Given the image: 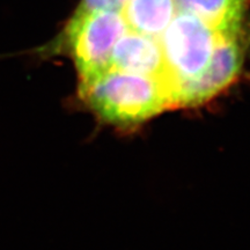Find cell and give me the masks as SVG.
Wrapping results in <instances>:
<instances>
[{
	"label": "cell",
	"mask_w": 250,
	"mask_h": 250,
	"mask_svg": "<svg viewBox=\"0 0 250 250\" xmlns=\"http://www.w3.org/2000/svg\"><path fill=\"white\" fill-rule=\"evenodd\" d=\"M126 0H83L74 13H86L93 11H118L121 12Z\"/></svg>",
	"instance_id": "8"
},
{
	"label": "cell",
	"mask_w": 250,
	"mask_h": 250,
	"mask_svg": "<svg viewBox=\"0 0 250 250\" xmlns=\"http://www.w3.org/2000/svg\"><path fill=\"white\" fill-rule=\"evenodd\" d=\"M129 30L121 12L93 11L74 13L62 42L73 56L80 85H85L111 68L112 49Z\"/></svg>",
	"instance_id": "2"
},
{
	"label": "cell",
	"mask_w": 250,
	"mask_h": 250,
	"mask_svg": "<svg viewBox=\"0 0 250 250\" xmlns=\"http://www.w3.org/2000/svg\"><path fill=\"white\" fill-rule=\"evenodd\" d=\"M217 34L211 59L195 79L181 83L171 96V108L193 107L214 98L241 73L246 55L245 31Z\"/></svg>",
	"instance_id": "4"
},
{
	"label": "cell",
	"mask_w": 250,
	"mask_h": 250,
	"mask_svg": "<svg viewBox=\"0 0 250 250\" xmlns=\"http://www.w3.org/2000/svg\"><path fill=\"white\" fill-rule=\"evenodd\" d=\"M111 68L155 78L169 90L161 46L154 37L127 30L112 49Z\"/></svg>",
	"instance_id": "5"
},
{
	"label": "cell",
	"mask_w": 250,
	"mask_h": 250,
	"mask_svg": "<svg viewBox=\"0 0 250 250\" xmlns=\"http://www.w3.org/2000/svg\"><path fill=\"white\" fill-rule=\"evenodd\" d=\"M215 34L201 19L177 11L159 37L171 96L181 83L195 79L205 70L215 44Z\"/></svg>",
	"instance_id": "3"
},
{
	"label": "cell",
	"mask_w": 250,
	"mask_h": 250,
	"mask_svg": "<svg viewBox=\"0 0 250 250\" xmlns=\"http://www.w3.org/2000/svg\"><path fill=\"white\" fill-rule=\"evenodd\" d=\"M79 92L96 115L117 125L138 124L171 108L164 81L115 68L80 85Z\"/></svg>",
	"instance_id": "1"
},
{
	"label": "cell",
	"mask_w": 250,
	"mask_h": 250,
	"mask_svg": "<svg viewBox=\"0 0 250 250\" xmlns=\"http://www.w3.org/2000/svg\"><path fill=\"white\" fill-rule=\"evenodd\" d=\"M177 11L201 19L218 34L245 31L248 0H174Z\"/></svg>",
	"instance_id": "6"
},
{
	"label": "cell",
	"mask_w": 250,
	"mask_h": 250,
	"mask_svg": "<svg viewBox=\"0 0 250 250\" xmlns=\"http://www.w3.org/2000/svg\"><path fill=\"white\" fill-rule=\"evenodd\" d=\"M177 8L174 0H126L121 13L129 30L159 39Z\"/></svg>",
	"instance_id": "7"
}]
</instances>
